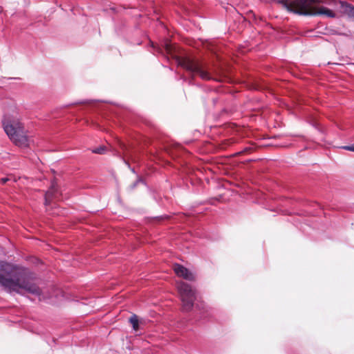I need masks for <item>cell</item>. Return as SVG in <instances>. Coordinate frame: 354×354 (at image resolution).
I'll return each instance as SVG.
<instances>
[{"label":"cell","instance_id":"1","mask_svg":"<svg viewBox=\"0 0 354 354\" xmlns=\"http://www.w3.org/2000/svg\"><path fill=\"white\" fill-rule=\"evenodd\" d=\"M0 282L1 287L11 292L33 295L42 293L35 274L22 266L1 262Z\"/></svg>","mask_w":354,"mask_h":354},{"label":"cell","instance_id":"2","mask_svg":"<svg viewBox=\"0 0 354 354\" xmlns=\"http://www.w3.org/2000/svg\"><path fill=\"white\" fill-rule=\"evenodd\" d=\"M287 10L302 16H335L333 11L325 7L320 1H292L282 2Z\"/></svg>","mask_w":354,"mask_h":354},{"label":"cell","instance_id":"3","mask_svg":"<svg viewBox=\"0 0 354 354\" xmlns=\"http://www.w3.org/2000/svg\"><path fill=\"white\" fill-rule=\"evenodd\" d=\"M5 133L14 144L21 148H27L29 145L28 136L22 125L12 118H5L2 122Z\"/></svg>","mask_w":354,"mask_h":354},{"label":"cell","instance_id":"4","mask_svg":"<svg viewBox=\"0 0 354 354\" xmlns=\"http://www.w3.org/2000/svg\"><path fill=\"white\" fill-rule=\"evenodd\" d=\"M177 289L185 310H192L196 300V293L195 289L188 284L182 282H178Z\"/></svg>","mask_w":354,"mask_h":354},{"label":"cell","instance_id":"5","mask_svg":"<svg viewBox=\"0 0 354 354\" xmlns=\"http://www.w3.org/2000/svg\"><path fill=\"white\" fill-rule=\"evenodd\" d=\"M174 271L176 273L177 276L183 280H188V281L193 282L196 279V277L191 270L180 265H175Z\"/></svg>","mask_w":354,"mask_h":354},{"label":"cell","instance_id":"6","mask_svg":"<svg viewBox=\"0 0 354 354\" xmlns=\"http://www.w3.org/2000/svg\"><path fill=\"white\" fill-rule=\"evenodd\" d=\"M130 323L132 324V326L133 327V330L135 331H138L139 330L140 327V321L139 319L136 315H133L130 319Z\"/></svg>","mask_w":354,"mask_h":354},{"label":"cell","instance_id":"7","mask_svg":"<svg viewBox=\"0 0 354 354\" xmlns=\"http://www.w3.org/2000/svg\"><path fill=\"white\" fill-rule=\"evenodd\" d=\"M345 148L347 150H350V151L354 152V145H352V146L345 147Z\"/></svg>","mask_w":354,"mask_h":354}]
</instances>
